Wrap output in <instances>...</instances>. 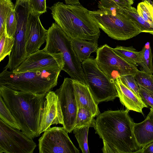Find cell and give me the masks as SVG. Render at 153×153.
<instances>
[{
  "label": "cell",
  "instance_id": "6da1fadb",
  "mask_svg": "<svg viewBox=\"0 0 153 153\" xmlns=\"http://www.w3.org/2000/svg\"><path fill=\"white\" fill-rule=\"evenodd\" d=\"M126 109L108 110L95 120V133L103 141L104 153H135L140 149L134 132V122Z\"/></svg>",
  "mask_w": 153,
  "mask_h": 153
},
{
  "label": "cell",
  "instance_id": "5bb4252c",
  "mask_svg": "<svg viewBox=\"0 0 153 153\" xmlns=\"http://www.w3.org/2000/svg\"><path fill=\"white\" fill-rule=\"evenodd\" d=\"M63 124V119L58 97L51 91L45 97L42 110L39 132L40 134L53 124Z\"/></svg>",
  "mask_w": 153,
  "mask_h": 153
},
{
  "label": "cell",
  "instance_id": "5b68a950",
  "mask_svg": "<svg viewBox=\"0 0 153 153\" xmlns=\"http://www.w3.org/2000/svg\"><path fill=\"white\" fill-rule=\"evenodd\" d=\"M61 71L50 69L16 73L4 69L0 74V85L19 91L47 94L57 85Z\"/></svg>",
  "mask_w": 153,
  "mask_h": 153
},
{
  "label": "cell",
  "instance_id": "ffe728a7",
  "mask_svg": "<svg viewBox=\"0 0 153 153\" xmlns=\"http://www.w3.org/2000/svg\"><path fill=\"white\" fill-rule=\"evenodd\" d=\"M121 8L124 13L139 28L141 32L149 33L153 35V25L140 16L136 8L131 5L122 7Z\"/></svg>",
  "mask_w": 153,
  "mask_h": 153
},
{
  "label": "cell",
  "instance_id": "8fae6325",
  "mask_svg": "<svg viewBox=\"0 0 153 153\" xmlns=\"http://www.w3.org/2000/svg\"><path fill=\"white\" fill-rule=\"evenodd\" d=\"M55 92L58 97L63 119V127L69 133L75 126L78 109L73 80L65 78L60 87Z\"/></svg>",
  "mask_w": 153,
  "mask_h": 153
},
{
  "label": "cell",
  "instance_id": "836d02e7",
  "mask_svg": "<svg viewBox=\"0 0 153 153\" xmlns=\"http://www.w3.org/2000/svg\"><path fill=\"white\" fill-rule=\"evenodd\" d=\"M135 153H153V142L138 150Z\"/></svg>",
  "mask_w": 153,
  "mask_h": 153
},
{
  "label": "cell",
  "instance_id": "7a4b0ae2",
  "mask_svg": "<svg viewBox=\"0 0 153 153\" xmlns=\"http://www.w3.org/2000/svg\"><path fill=\"white\" fill-rule=\"evenodd\" d=\"M46 94L19 91L0 85V96L20 125L21 131L30 138L40 135L41 114Z\"/></svg>",
  "mask_w": 153,
  "mask_h": 153
},
{
  "label": "cell",
  "instance_id": "3957f363",
  "mask_svg": "<svg viewBox=\"0 0 153 153\" xmlns=\"http://www.w3.org/2000/svg\"><path fill=\"white\" fill-rule=\"evenodd\" d=\"M50 9L55 23L71 39L98 41L100 28L86 8L58 2Z\"/></svg>",
  "mask_w": 153,
  "mask_h": 153
},
{
  "label": "cell",
  "instance_id": "4dcf8cb0",
  "mask_svg": "<svg viewBox=\"0 0 153 153\" xmlns=\"http://www.w3.org/2000/svg\"><path fill=\"white\" fill-rule=\"evenodd\" d=\"M120 77L121 81L124 85L141 98L140 95L139 87L136 82L134 75H126Z\"/></svg>",
  "mask_w": 153,
  "mask_h": 153
},
{
  "label": "cell",
  "instance_id": "30bf717a",
  "mask_svg": "<svg viewBox=\"0 0 153 153\" xmlns=\"http://www.w3.org/2000/svg\"><path fill=\"white\" fill-rule=\"evenodd\" d=\"M63 127H49L39 139L40 153H79Z\"/></svg>",
  "mask_w": 153,
  "mask_h": 153
},
{
  "label": "cell",
  "instance_id": "ba28073f",
  "mask_svg": "<svg viewBox=\"0 0 153 153\" xmlns=\"http://www.w3.org/2000/svg\"><path fill=\"white\" fill-rule=\"evenodd\" d=\"M95 59L100 69L114 80L125 75H134L138 70L135 65L126 61L106 44L97 48Z\"/></svg>",
  "mask_w": 153,
  "mask_h": 153
},
{
  "label": "cell",
  "instance_id": "b9f144b4",
  "mask_svg": "<svg viewBox=\"0 0 153 153\" xmlns=\"http://www.w3.org/2000/svg\"><path fill=\"white\" fill-rule=\"evenodd\" d=\"M152 5L153 6V1H152Z\"/></svg>",
  "mask_w": 153,
  "mask_h": 153
},
{
  "label": "cell",
  "instance_id": "f35d334b",
  "mask_svg": "<svg viewBox=\"0 0 153 153\" xmlns=\"http://www.w3.org/2000/svg\"><path fill=\"white\" fill-rule=\"evenodd\" d=\"M142 1L146 2L152 5V1L151 0H142Z\"/></svg>",
  "mask_w": 153,
  "mask_h": 153
},
{
  "label": "cell",
  "instance_id": "d590c367",
  "mask_svg": "<svg viewBox=\"0 0 153 153\" xmlns=\"http://www.w3.org/2000/svg\"><path fill=\"white\" fill-rule=\"evenodd\" d=\"M115 2L122 7H125L129 5L123 0H111Z\"/></svg>",
  "mask_w": 153,
  "mask_h": 153
},
{
  "label": "cell",
  "instance_id": "603a6c76",
  "mask_svg": "<svg viewBox=\"0 0 153 153\" xmlns=\"http://www.w3.org/2000/svg\"><path fill=\"white\" fill-rule=\"evenodd\" d=\"M15 6L10 0H0V37L7 36L6 22L10 13L14 10Z\"/></svg>",
  "mask_w": 153,
  "mask_h": 153
},
{
  "label": "cell",
  "instance_id": "52a82bcc",
  "mask_svg": "<svg viewBox=\"0 0 153 153\" xmlns=\"http://www.w3.org/2000/svg\"><path fill=\"white\" fill-rule=\"evenodd\" d=\"M81 64L86 84L97 104L118 97L114 80L100 69L95 59L89 58Z\"/></svg>",
  "mask_w": 153,
  "mask_h": 153
},
{
  "label": "cell",
  "instance_id": "8d00e7d4",
  "mask_svg": "<svg viewBox=\"0 0 153 153\" xmlns=\"http://www.w3.org/2000/svg\"><path fill=\"white\" fill-rule=\"evenodd\" d=\"M150 111L148 114L152 119L153 121V107H151L150 108Z\"/></svg>",
  "mask_w": 153,
  "mask_h": 153
},
{
  "label": "cell",
  "instance_id": "2e32d148",
  "mask_svg": "<svg viewBox=\"0 0 153 153\" xmlns=\"http://www.w3.org/2000/svg\"><path fill=\"white\" fill-rule=\"evenodd\" d=\"M115 81V84L120 101L129 111H133L143 114V109L148 108L142 99L124 85L120 77Z\"/></svg>",
  "mask_w": 153,
  "mask_h": 153
},
{
  "label": "cell",
  "instance_id": "e0dca14e",
  "mask_svg": "<svg viewBox=\"0 0 153 153\" xmlns=\"http://www.w3.org/2000/svg\"><path fill=\"white\" fill-rule=\"evenodd\" d=\"M73 85L78 108H83L90 111L94 117L100 113L89 88L86 84L74 80Z\"/></svg>",
  "mask_w": 153,
  "mask_h": 153
},
{
  "label": "cell",
  "instance_id": "277c9868",
  "mask_svg": "<svg viewBox=\"0 0 153 153\" xmlns=\"http://www.w3.org/2000/svg\"><path fill=\"white\" fill-rule=\"evenodd\" d=\"M98 7L99 9L89 10V13L99 28L111 38L118 40H126L141 33L117 3L111 1L105 6Z\"/></svg>",
  "mask_w": 153,
  "mask_h": 153
},
{
  "label": "cell",
  "instance_id": "f1b7e54d",
  "mask_svg": "<svg viewBox=\"0 0 153 153\" xmlns=\"http://www.w3.org/2000/svg\"><path fill=\"white\" fill-rule=\"evenodd\" d=\"M14 37L4 35L0 37V61L3 60L11 53L13 46Z\"/></svg>",
  "mask_w": 153,
  "mask_h": 153
},
{
  "label": "cell",
  "instance_id": "8992f818",
  "mask_svg": "<svg viewBox=\"0 0 153 153\" xmlns=\"http://www.w3.org/2000/svg\"><path fill=\"white\" fill-rule=\"evenodd\" d=\"M46 45L44 49L50 53H61L64 65L62 70L73 80L86 84L81 62L73 48L71 39L56 23L48 30Z\"/></svg>",
  "mask_w": 153,
  "mask_h": 153
},
{
  "label": "cell",
  "instance_id": "44dd1931",
  "mask_svg": "<svg viewBox=\"0 0 153 153\" xmlns=\"http://www.w3.org/2000/svg\"><path fill=\"white\" fill-rule=\"evenodd\" d=\"M114 52L127 62L135 65L140 61L141 52L137 51L132 46H117L113 48Z\"/></svg>",
  "mask_w": 153,
  "mask_h": 153
},
{
  "label": "cell",
  "instance_id": "7402d4cb",
  "mask_svg": "<svg viewBox=\"0 0 153 153\" xmlns=\"http://www.w3.org/2000/svg\"><path fill=\"white\" fill-rule=\"evenodd\" d=\"M94 121L81 127L75 128L73 130L79 143V146L83 153H90L88 144V136L89 128L91 127H94Z\"/></svg>",
  "mask_w": 153,
  "mask_h": 153
},
{
  "label": "cell",
  "instance_id": "cb8c5ba5",
  "mask_svg": "<svg viewBox=\"0 0 153 153\" xmlns=\"http://www.w3.org/2000/svg\"><path fill=\"white\" fill-rule=\"evenodd\" d=\"M140 52V61L139 65L142 67V71L153 74L152 56L149 42L145 44Z\"/></svg>",
  "mask_w": 153,
  "mask_h": 153
},
{
  "label": "cell",
  "instance_id": "7c38bea8",
  "mask_svg": "<svg viewBox=\"0 0 153 153\" xmlns=\"http://www.w3.org/2000/svg\"><path fill=\"white\" fill-rule=\"evenodd\" d=\"M64 65L62 53H50L43 49L29 55L18 67L12 71L20 73L50 69L62 71Z\"/></svg>",
  "mask_w": 153,
  "mask_h": 153
},
{
  "label": "cell",
  "instance_id": "4fadbf2b",
  "mask_svg": "<svg viewBox=\"0 0 153 153\" xmlns=\"http://www.w3.org/2000/svg\"><path fill=\"white\" fill-rule=\"evenodd\" d=\"M17 25L13 37L14 41L11 53L9 56L8 63L4 69L13 71L26 59V31L28 20L20 17L17 19Z\"/></svg>",
  "mask_w": 153,
  "mask_h": 153
},
{
  "label": "cell",
  "instance_id": "ac0fdd59",
  "mask_svg": "<svg viewBox=\"0 0 153 153\" xmlns=\"http://www.w3.org/2000/svg\"><path fill=\"white\" fill-rule=\"evenodd\" d=\"M133 132L140 149L153 142V121L148 115L142 122L134 123Z\"/></svg>",
  "mask_w": 153,
  "mask_h": 153
},
{
  "label": "cell",
  "instance_id": "d6a6232c",
  "mask_svg": "<svg viewBox=\"0 0 153 153\" xmlns=\"http://www.w3.org/2000/svg\"><path fill=\"white\" fill-rule=\"evenodd\" d=\"M139 87L140 95L143 101L148 106L153 107V98L150 92L140 86Z\"/></svg>",
  "mask_w": 153,
  "mask_h": 153
},
{
  "label": "cell",
  "instance_id": "74e56055",
  "mask_svg": "<svg viewBox=\"0 0 153 153\" xmlns=\"http://www.w3.org/2000/svg\"><path fill=\"white\" fill-rule=\"evenodd\" d=\"M125 2L129 5H132L134 3V0H123Z\"/></svg>",
  "mask_w": 153,
  "mask_h": 153
},
{
  "label": "cell",
  "instance_id": "9a60e30c",
  "mask_svg": "<svg viewBox=\"0 0 153 153\" xmlns=\"http://www.w3.org/2000/svg\"><path fill=\"white\" fill-rule=\"evenodd\" d=\"M41 14L31 9L29 15L26 31L27 57L39 50L46 41L48 30L42 25L39 19Z\"/></svg>",
  "mask_w": 153,
  "mask_h": 153
},
{
  "label": "cell",
  "instance_id": "60d3db41",
  "mask_svg": "<svg viewBox=\"0 0 153 153\" xmlns=\"http://www.w3.org/2000/svg\"><path fill=\"white\" fill-rule=\"evenodd\" d=\"M150 92V94H151V96L153 98V93H151V92Z\"/></svg>",
  "mask_w": 153,
  "mask_h": 153
},
{
  "label": "cell",
  "instance_id": "9c48e42d",
  "mask_svg": "<svg viewBox=\"0 0 153 153\" xmlns=\"http://www.w3.org/2000/svg\"><path fill=\"white\" fill-rule=\"evenodd\" d=\"M0 119V153H33L36 147L33 139Z\"/></svg>",
  "mask_w": 153,
  "mask_h": 153
},
{
  "label": "cell",
  "instance_id": "ab89813d",
  "mask_svg": "<svg viewBox=\"0 0 153 153\" xmlns=\"http://www.w3.org/2000/svg\"><path fill=\"white\" fill-rule=\"evenodd\" d=\"M16 1H26V2H30V0H16Z\"/></svg>",
  "mask_w": 153,
  "mask_h": 153
},
{
  "label": "cell",
  "instance_id": "e575fe53",
  "mask_svg": "<svg viewBox=\"0 0 153 153\" xmlns=\"http://www.w3.org/2000/svg\"><path fill=\"white\" fill-rule=\"evenodd\" d=\"M66 4L79 5L80 4L79 0H65Z\"/></svg>",
  "mask_w": 153,
  "mask_h": 153
},
{
  "label": "cell",
  "instance_id": "d6986e66",
  "mask_svg": "<svg viewBox=\"0 0 153 153\" xmlns=\"http://www.w3.org/2000/svg\"><path fill=\"white\" fill-rule=\"evenodd\" d=\"M71 42L74 50L81 62L89 58L91 54L98 48V41L73 39Z\"/></svg>",
  "mask_w": 153,
  "mask_h": 153
},
{
  "label": "cell",
  "instance_id": "83f0119b",
  "mask_svg": "<svg viewBox=\"0 0 153 153\" xmlns=\"http://www.w3.org/2000/svg\"><path fill=\"white\" fill-rule=\"evenodd\" d=\"M137 11L139 15L145 21L153 25V6L146 1L138 3Z\"/></svg>",
  "mask_w": 153,
  "mask_h": 153
},
{
  "label": "cell",
  "instance_id": "1f68e13d",
  "mask_svg": "<svg viewBox=\"0 0 153 153\" xmlns=\"http://www.w3.org/2000/svg\"><path fill=\"white\" fill-rule=\"evenodd\" d=\"M30 4L32 10L41 14L46 11V0H30Z\"/></svg>",
  "mask_w": 153,
  "mask_h": 153
},
{
  "label": "cell",
  "instance_id": "4316f807",
  "mask_svg": "<svg viewBox=\"0 0 153 153\" xmlns=\"http://www.w3.org/2000/svg\"><path fill=\"white\" fill-rule=\"evenodd\" d=\"M94 117L92 114L89 110L83 108H79L74 129L94 122L95 120Z\"/></svg>",
  "mask_w": 153,
  "mask_h": 153
},
{
  "label": "cell",
  "instance_id": "d4e9b609",
  "mask_svg": "<svg viewBox=\"0 0 153 153\" xmlns=\"http://www.w3.org/2000/svg\"><path fill=\"white\" fill-rule=\"evenodd\" d=\"M0 119L10 126L21 130L20 125L7 107L1 96H0Z\"/></svg>",
  "mask_w": 153,
  "mask_h": 153
},
{
  "label": "cell",
  "instance_id": "f546056e",
  "mask_svg": "<svg viewBox=\"0 0 153 153\" xmlns=\"http://www.w3.org/2000/svg\"><path fill=\"white\" fill-rule=\"evenodd\" d=\"M17 25V22L14 10L8 16L6 22V29L7 36L13 37Z\"/></svg>",
  "mask_w": 153,
  "mask_h": 153
},
{
  "label": "cell",
  "instance_id": "484cf974",
  "mask_svg": "<svg viewBox=\"0 0 153 153\" xmlns=\"http://www.w3.org/2000/svg\"><path fill=\"white\" fill-rule=\"evenodd\" d=\"M139 86L153 93V75L143 71L138 70L134 75Z\"/></svg>",
  "mask_w": 153,
  "mask_h": 153
}]
</instances>
